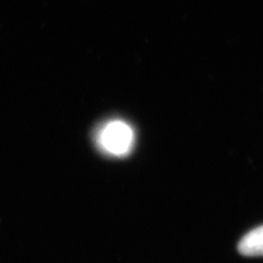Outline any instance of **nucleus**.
Masks as SVG:
<instances>
[{"instance_id": "nucleus-2", "label": "nucleus", "mask_w": 263, "mask_h": 263, "mask_svg": "<svg viewBox=\"0 0 263 263\" xmlns=\"http://www.w3.org/2000/svg\"><path fill=\"white\" fill-rule=\"evenodd\" d=\"M238 252L244 256H263V226L254 228L241 239Z\"/></svg>"}, {"instance_id": "nucleus-1", "label": "nucleus", "mask_w": 263, "mask_h": 263, "mask_svg": "<svg viewBox=\"0 0 263 263\" xmlns=\"http://www.w3.org/2000/svg\"><path fill=\"white\" fill-rule=\"evenodd\" d=\"M97 141L105 152L115 156H124L131 151L134 133L126 123L114 120L101 128L98 133Z\"/></svg>"}]
</instances>
